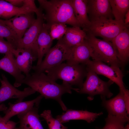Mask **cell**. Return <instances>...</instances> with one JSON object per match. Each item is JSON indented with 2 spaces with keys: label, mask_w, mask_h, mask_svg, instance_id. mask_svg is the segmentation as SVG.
<instances>
[{
  "label": "cell",
  "mask_w": 129,
  "mask_h": 129,
  "mask_svg": "<svg viewBox=\"0 0 129 129\" xmlns=\"http://www.w3.org/2000/svg\"><path fill=\"white\" fill-rule=\"evenodd\" d=\"M28 86L36 92L39 93L46 99H52L57 101L64 111L67 108L61 100L64 94L72 93V90L78 92L79 88H73L71 85L63 82L61 84L56 83L44 73L34 72L26 75L22 84Z\"/></svg>",
  "instance_id": "6da1fadb"
},
{
  "label": "cell",
  "mask_w": 129,
  "mask_h": 129,
  "mask_svg": "<svg viewBox=\"0 0 129 129\" xmlns=\"http://www.w3.org/2000/svg\"><path fill=\"white\" fill-rule=\"evenodd\" d=\"M39 8L44 11L43 18L48 26L54 23L80 27L75 17L72 0H38Z\"/></svg>",
  "instance_id": "7a4b0ae2"
},
{
  "label": "cell",
  "mask_w": 129,
  "mask_h": 129,
  "mask_svg": "<svg viewBox=\"0 0 129 129\" xmlns=\"http://www.w3.org/2000/svg\"><path fill=\"white\" fill-rule=\"evenodd\" d=\"M47 75L56 81L58 79L72 86L75 85L81 88L83 80L86 76L87 70L86 65L82 64H61L46 70Z\"/></svg>",
  "instance_id": "3957f363"
},
{
  "label": "cell",
  "mask_w": 129,
  "mask_h": 129,
  "mask_svg": "<svg viewBox=\"0 0 129 129\" xmlns=\"http://www.w3.org/2000/svg\"><path fill=\"white\" fill-rule=\"evenodd\" d=\"M91 22L89 27L84 30L86 33L101 37L103 40L111 42L121 32L127 28L123 22L105 18Z\"/></svg>",
  "instance_id": "277c9868"
},
{
  "label": "cell",
  "mask_w": 129,
  "mask_h": 129,
  "mask_svg": "<svg viewBox=\"0 0 129 129\" xmlns=\"http://www.w3.org/2000/svg\"><path fill=\"white\" fill-rule=\"evenodd\" d=\"M86 34V40L93 50L91 57L93 60L102 62L111 66L123 67L116 55L111 42Z\"/></svg>",
  "instance_id": "5b68a950"
},
{
  "label": "cell",
  "mask_w": 129,
  "mask_h": 129,
  "mask_svg": "<svg viewBox=\"0 0 129 129\" xmlns=\"http://www.w3.org/2000/svg\"><path fill=\"white\" fill-rule=\"evenodd\" d=\"M86 69V80L79 89L78 93L88 94L87 98L89 100H92L94 96L97 95L108 98L111 97L113 94L109 88L114 82L110 80L108 81H103L94 71L87 67Z\"/></svg>",
  "instance_id": "8992f818"
},
{
  "label": "cell",
  "mask_w": 129,
  "mask_h": 129,
  "mask_svg": "<svg viewBox=\"0 0 129 129\" xmlns=\"http://www.w3.org/2000/svg\"><path fill=\"white\" fill-rule=\"evenodd\" d=\"M72 48H69L58 40L56 44L51 48L40 65L32 67L36 73H44L46 70L59 65L69 58Z\"/></svg>",
  "instance_id": "52a82bcc"
},
{
  "label": "cell",
  "mask_w": 129,
  "mask_h": 129,
  "mask_svg": "<svg viewBox=\"0 0 129 129\" xmlns=\"http://www.w3.org/2000/svg\"><path fill=\"white\" fill-rule=\"evenodd\" d=\"M85 65L97 74L105 76L115 82L119 87L120 91L124 92L126 90L123 81L124 75L119 67L109 66L102 62L94 60H90Z\"/></svg>",
  "instance_id": "ba28073f"
},
{
  "label": "cell",
  "mask_w": 129,
  "mask_h": 129,
  "mask_svg": "<svg viewBox=\"0 0 129 129\" xmlns=\"http://www.w3.org/2000/svg\"><path fill=\"white\" fill-rule=\"evenodd\" d=\"M34 12L37 16L42 14V11L36 6L35 0H24L23 5L21 7L14 6L5 0H0V18L9 19L21 14Z\"/></svg>",
  "instance_id": "9c48e42d"
},
{
  "label": "cell",
  "mask_w": 129,
  "mask_h": 129,
  "mask_svg": "<svg viewBox=\"0 0 129 129\" xmlns=\"http://www.w3.org/2000/svg\"><path fill=\"white\" fill-rule=\"evenodd\" d=\"M43 16V15L37 16L33 23L27 30L22 37L18 41L15 49L20 48L30 49L38 56L37 40L44 23Z\"/></svg>",
  "instance_id": "30bf717a"
},
{
  "label": "cell",
  "mask_w": 129,
  "mask_h": 129,
  "mask_svg": "<svg viewBox=\"0 0 129 129\" xmlns=\"http://www.w3.org/2000/svg\"><path fill=\"white\" fill-rule=\"evenodd\" d=\"M2 79L0 80V104L11 98L17 99L16 103L22 102L25 98L36 92L29 87L25 88L23 91L19 90L9 82L4 75L2 74Z\"/></svg>",
  "instance_id": "8fae6325"
},
{
  "label": "cell",
  "mask_w": 129,
  "mask_h": 129,
  "mask_svg": "<svg viewBox=\"0 0 129 129\" xmlns=\"http://www.w3.org/2000/svg\"><path fill=\"white\" fill-rule=\"evenodd\" d=\"M34 13L30 12L18 15L8 20L1 19L15 33L19 39L35 21Z\"/></svg>",
  "instance_id": "7c38bea8"
},
{
  "label": "cell",
  "mask_w": 129,
  "mask_h": 129,
  "mask_svg": "<svg viewBox=\"0 0 129 129\" xmlns=\"http://www.w3.org/2000/svg\"><path fill=\"white\" fill-rule=\"evenodd\" d=\"M124 93L120 91L115 97L108 100H106L104 96L101 97L102 105L107 110L108 114L128 122L129 119L124 99Z\"/></svg>",
  "instance_id": "4fadbf2b"
},
{
  "label": "cell",
  "mask_w": 129,
  "mask_h": 129,
  "mask_svg": "<svg viewBox=\"0 0 129 129\" xmlns=\"http://www.w3.org/2000/svg\"><path fill=\"white\" fill-rule=\"evenodd\" d=\"M87 8L90 22L102 17L113 19L109 0H87Z\"/></svg>",
  "instance_id": "5bb4252c"
},
{
  "label": "cell",
  "mask_w": 129,
  "mask_h": 129,
  "mask_svg": "<svg viewBox=\"0 0 129 129\" xmlns=\"http://www.w3.org/2000/svg\"><path fill=\"white\" fill-rule=\"evenodd\" d=\"M126 28L111 42L116 55L124 66L129 59V31Z\"/></svg>",
  "instance_id": "9a60e30c"
},
{
  "label": "cell",
  "mask_w": 129,
  "mask_h": 129,
  "mask_svg": "<svg viewBox=\"0 0 129 129\" xmlns=\"http://www.w3.org/2000/svg\"><path fill=\"white\" fill-rule=\"evenodd\" d=\"M12 53L15 57L16 63L20 71L26 75L29 74L32 62L38 59L37 56L32 50L26 48L13 49Z\"/></svg>",
  "instance_id": "2e32d148"
},
{
  "label": "cell",
  "mask_w": 129,
  "mask_h": 129,
  "mask_svg": "<svg viewBox=\"0 0 129 129\" xmlns=\"http://www.w3.org/2000/svg\"><path fill=\"white\" fill-rule=\"evenodd\" d=\"M38 106H35L30 109L17 115L20 125L15 129H44L38 114Z\"/></svg>",
  "instance_id": "e0dca14e"
},
{
  "label": "cell",
  "mask_w": 129,
  "mask_h": 129,
  "mask_svg": "<svg viewBox=\"0 0 129 129\" xmlns=\"http://www.w3.org/2000/svg\"><path fill=\"white\" fill-rule=\"evenodd\" d=\"M93 50L86 40L71 48L70 55L66 60V63L85 64L91 57Z\"/></svg>",
  "instance_id": "ac0fdd59"
},
{
  "label": "cell",
  "mask_w": 129,
  "mask_h": 129,
  "mask_svg": "<svg viewBox=\"0 0 129 129\" xmlns=\"http://www.w3.org/2000/svg\"><path fill=\"white\" fill-rule=\"evenodd\" d=\"M0 69L8 72L14 78L15 81L14 85L15 87L22 85L25 76L22 74L18 67L12 52L5 54L0 59Z\"/></svg>",
  "instance_id": "d6986e66"
},
{
  "label": "cell",
  "mask_w": 129,
  "mask_h": 129,
  "mask_svg": "<svg viewBox=\"0 0 129 129\" xmlns=\"http://www.w3.org/2000/svg\"><path fill=\"white\" fill-rule=\"evenodd\" d=\"M103 114L102 112L94 113L86 110L69 109L62 114L56 116V118L62 124L74 120H82L90 123L94 121L99 116Z\"/></svg>",
  "instance_id": "ffe728a7"
},
{
  "label": "cell",
  "mask_w": 129,
  "mask_h": 129,
  "mask_svg": "<svg viewBox=\"0 0 129 129\" xmlns=\"http://www.w3.org/2000/svg\"><path fill=\"white\" fill-rule=\"evenodd\" d=\"M43 97L41 95L32 100L21 102L14 104L8 103L9 108L4 111L5 115L2 118L6 122L12 117L28 110L35 106H38Z\"/></svg>",
  "instance_id": "44dd1931"
},
{
  "label": "cell",
  "mask_w": 129,
  "mask_h": 129,
  "mask_svg": "<svg viewBox=\"0 0 129 129\" xmlns=\"http://www.w3.org/2000/svg\"><path fill=\"white\" fill-rule=\"evenodd\" d=\"M87 38L85 32L79 27H67L64 36L59 40L67 47L72 48L83 42Z\"/></svg>",
  "instance_id": "7402d4cb"
},
{
  "label": "cell",
  "mask_w": 129,
  "mask_h": 129,
  "mask_svg": "<svg viewBox=\"0 0 129 129\" xmlns=\"http://www.w3.org/2000/svg\"><path fill=\"white\" fill-rule=\"evenodd\" d=\"M53 41L48 29L44 23L37 39L38 56L36 65H39L41 63L43 56L51 48Z\"/></svg>",
  "instance_id": "603a6c76"
},
{
  "label": "cell",
  "mask_w": 129,
  "mask_h": 129,
  "mask_svg": "<svg viewBox=\"0 0 129 129\" xmlns=\"http://www.w3.org/2000/svg\"><path fill=\"white\" fill-rule=\"evenodd\" d=\"M72 2L74 14L79 26L84 31L91 24L88 16L87 0H72Z\"/></svg>",
  "instance_id": "cb8c5ba5"
},
{
  "label": "cell",
  "mask_w": 129,
  "mask_h": 129,
  "mask_svg": "<svg viewBox=\"0 0 129 129\" xmlns=\"http://www.w3.org/2000/svg\"><path fill=\"white\" fill-rule=\"evenodd\" d=\"M115 20L124 22L125 16L129 10V0H109Z\"/></svg>",
  "instance_id": "d4e9b609"
},
{
  "label": "cell",
  "mask_w": 129,
  "mask_h": 129,
  "mask_svg": "<svg viewBox=\"0 0 129 129\" xmlns=\"http://www.w3.org/2000/svg\"><path fill=\"white\" fill-rule=\"evenodd\" d=\"M0 38H5L12 46L16 48L19 39L15 33L6 25L0 18Z\"/></svg>",
  "instance_id": "484cf974"
},
{
  "label": "cell",
  "mask_w": 129,
  "mask_h": 129,
  "mask_svg": "<svg viewBox=\"0 0 129 129\" xmlns=\"http://www.w3.org/2000/svg\"><path fill=\"white\" fill-rule=\"evenodd\" d=\"M47 122L49 129H67V127L64 125L57 118L53 117L51 110H45L40 114Z\"/></svg>",
  "instance_id": "4316f807"
},
{
  "label": "cell",
  "mask_w": 129,
  "mask_h": 129,
  "mask_svg": "<svg viewBox=\"0 0 129 129\" xmlns=\"http://www.w3.org/2000/svg\"><path fill=\"white\" fill-rule=\"evenodd\" d=\"M46 26L48 28L49 34L53 40L56 39L59 40L62 38L67 28L66 24L60 23L53 24L48 26Z\"/></svg>",
  "instance_id": "83f0119b"
},
{
  "label": "cell",
  "mask_w": 129,
  "mask_h": 129,
  "mask_svg": "<svg viewBox=\"0 0 129 129\" xmlns=\"http://www.w3.org/2000/svg\"><path fill=\"white\" fill-rule=\"evenodd\" d=\"M105 121L106 124L102 128L97 129H121L126 122L115 117L108 114Z\"/></svg>",
  "instance_id": "f1b7e54d"
},
{
  "label": "cell",
  "mask_w": 129,
  "mask_h": 129,
  "mask_svg": "<svg viewBox=\"0 0 129 129\" xmlns=\"http://www.w3.org/2000/svg\"><path fill=\"white\" fill-rule=\"evenodd\" d=\"M13 49L12 45L7 41L0 38V54H5L12 52Z\"/></svg>",
  "instance_id": "f546056e"
},
{
  "label": "cell",
  "mask_w": 129,
  "mask_h": 129,
  "mask_svg": "<svg viewBox=\"0 0 129 129\" xmlns=\"http://www.w3.org/2000/svg\"><path fill=\"white\" fill-rule=\"evenodd\" d=\"M17 123L14 121H8L5 122L0 117V129H15Z\"/></svg>",
  "instance_id": "4dcf8cb0"
},
{
  "label": "cell",
  "mask_w": 129,
  "mask_h": 129,
  "mask_svg": "<svg viewBox=\"0 0 129 129\" xmlns=\"http://www.w3.org/2000/svg\"><path fill=\"white\" fill-rule=\"evenodd\" d=\"M124 99L125 103L126 109L127 113L128 115L129 114V90L127 89L124 92Z\"/></svg>",
  "instance_id": "1f68e13d"
},
{
  "label": "cell",
  "mask_w": 129,
  "mask_h": 129,
  "mask_svg": "<svg viewBox=\"0 0 129 129\" xmlns=\"http://www.w3.org/2000/svg\"><path fill=\"white\" fill-rule=\"evenodd\" d=\"M8 2L13 5L17 7L22 6L24 2V0H6Z\"/></svg>",
  "instance_id": "d6a6232c"
},
{
  "label": "cell",
  "mask_w": 129,
  "mask_h": 129,
  "mask_svg": "<svg viewBox=\"0 0 129 129\" xmlns=\"http://www.w3.org/2000/svg\"><path fill=\"white\" fill-rule=\"evenodd\" d=\"M124 24L125 26L129 28V10L125 14V16Z\"/></svg>",
  "instance_id": "836d02e7"
},
{
  "label": "cell",
  "mask_w": 129,
  "mask_h": 129,
  "mask_svg": "<svg viewBox=\"0 0 129 129\" xmlns=\"http://www.w3.org/2000/svg\"><path fill=\"white\" fill-rule=\"evenodd\" d=\"M8 108L4 104H0V111H4L5 110ZM1 117L0 116V117Z\"/></svg>",
  "instance_id": "e575fe53"
},
{
  "label": "cell",
  "mask_w": 129,
  "mask_h": 129,
  "mask_svg": "<svg viewBox=\"0 0 129 129\" xmlns=\"http://www.w3.org/2000/svg\"><path fill=\"white\" fill-rule=\"evenodd\" d=\"M121 129H129V124L128 123L125 126H124Z\"/></svg>",
  "instance_id": "d590c367"
},
{
  "label": "cell",
  "mask_w": 129,
  "mask_h": 129,
  "mask_svg": "<svg viewBox=\"0 0 129 129\" xmlns=\"http://www.w3.org/2000/svg\"><path fill=\"white\" fill-rule=\"evenodd\" d=\"M1 79L0 78V80H1Z\"/></svg>",
  "instance_id": "8d00e7d4"
}]
</instances>
